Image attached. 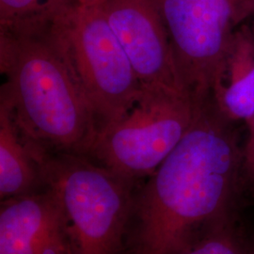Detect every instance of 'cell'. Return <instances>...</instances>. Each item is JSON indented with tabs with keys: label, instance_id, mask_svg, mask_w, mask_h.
Returning <instances> with one entry per match:
<instances>
[{
	"label": "cell",
	"instance_id": "1",
	"mask_svg": "<svg viewBox=\"0 0 254 254\" xmlns=\"http://www.w3.org/2000/svg\"><path fill=\"white\" fill-rule=\"evenodd\" d=\"M234 124L212 95L198 102L181 141L136 186L124 254H183L227 220L244 182Z\"/></svg>",
	"mask_w": 254,
	"mask_h": 254
},
{
	"label": "cell",
	"instance_id": "16",
	"mask_svg": "<svg viewBox=\"0 0 254 254\" xmlns=\"http://www.w3.org/2000/svg\"><path fill=\"white\" fill-rule=\"evenodd\" d=\"M79 2H84V3H95V2H100L101 0H78Z\"/></svg>",
	"mask_w": 254,
	"mask_h": 254
},
{
	"label": "cell",
	"instance_id": "4",
	"mask_svg": "<svg viewBox=\"0 0 254 254\" xmlns=\"http://www.w3.org/2000/svg\"><path fill=\"white\" fill-rule=\"evenodd\" d=\"M198 101L189 93L142 87L120 118L97 132L87 156L130 181L156 171L190 127Z\"/></svg>",
	"mask_w": 254,
	"mask_h": 254
},
{
	"label": "cell",
	"instance_id": "8",
	"mask_svg": "<svg viewBox=\"0 0 254 254\" xmlns=\"http://www.w3.org/2000/svg\"><path fill=\"white\" fill-rule=\"evenodd\" d=\"M0 254H73L64 210L49 188L1 201Z\"/></svg>",
	"mask_w": 254,
	"mask_h": 254
},
{
	"label": "cell",
	"instance_id": "13",
	"mask_svg": "<svg viewBox=\"0 0 254 254\" xmlns=\"http://www.w3.org/2000/svg\"><path fill=\"white\" fill-rule=\"evenodd\" d=\"M249 136L243 148V179L249 184H254V116L246 123Z\"/></svg>",
	"mask_w": 254,
	"mask_h": 254
},
{
	"label": "cell",
	"instance_id": "2",
	"mask_svg": "<svg viewBox=\"0 0 254 254\" xmlns=\"http://www.w3.org/2000/svg\"><path fill=\"white\" fill-rule=\"evenodd\" d=\"M0 103L27 136L51 153L87 154L98 122L50 28L0 32Z\"/></svg>",
	"mask_w": 254,
	"mask_h": 254
},
{
	"label": "cell",
	"instance_id": "6",
	"mask_svg": "<svg viewBox=\"0 0 254 254\" xmlns=\"http://www.w3.org/2000/svg\"><path fill=\"white\" fill-rule=\"evenodd\" d=\"M182 85L196 101L213 94L236 30L254 0H154Z\"/></svg>",
	"mask_w": 254,
	"mask_h": 254
},
{
	"label": "cell",
	"instance_id": "3",
	"mask_svg": "<svg viewBox=\"0 0 254 254\" xmlns=\"http://www.w3.org/2000/svg\"><path fill=\"white\" fill-rule=\"evenodd\" d=\"M44 184L61 202L73 254H124L137 183L84 154H41Z\"/></svg>",
	"mask_w": 254,
	"mask_h": 254
},
{
	"label": "cell",
	"instance_id": "11",
	"mask_svg": "<svg viewBox=\"0 0 254 254\" xmlns=\"http://www.w3.org/2000/svg\"><path fill=\"white\" fill-rule=\"evenodd\" d=\"M77 0H0V32L46 30Z\"/></svg>",
	"mask_w": 254,
	"mask_h": 254
},
{
	"label": "cell",
	"instance_id": "15",
	"mask_svg": "<svg viewBox=\"0 0 254 254\" xmlns=\"http://www.w3.org/2000/svg\"><path fill=\"white\" fill-rule=\"evenodd\" d=\"M247 254H254V245L247 248Z\"/></svg>",
	"mask_w": 254,
	"mask_h": 254
},
{
	"label": "cell",
	"instance_id": "14",
	"mask_svg": "<svg viewBox=\"0 0 254 254\" xmlns=\"http://www.w3.org/2000/svg\"><path fill=\"white\" fill-rule=\"evenodd\" d=\"M247 24H248V26L250 27V30H251V32H252V34H253V36L254 38V14L247 21Z\"/></svg>",
	"mask_w": 254,
	"mask_h": 254
},
{
	"label": "cell",
	"instance_id": "7",
	"mask_svg": "<svg viewBox=\"0 0 254 254\" xmlns=\"http://www.w3.org/2000/svg\"><path fill=\"white\" fill-rule=\"evenodd\" d=\"M99 3L142 87L187 92L155 1L101 0Z\"/></svg>",
	"mask_w": 254,
	"mask_h": 254
},
{
	"label": "cell",
	"instance_id": "9",
	"mask_svg": "<svg viewBox=\"0 0 254 254\" xmlns=\"http://www.w3.org/2000/svg\"><path fill=\"white\" fill-rule=\"evenodd\" d=\"M43 149L23 131L10 110L0 103L1 201L45 187L40 161Z\"/></svg>",
	"mask_w": 254,
	"mask_h": 254
},
{
	"label": "cell",
	"instance_id": "12",
	"mask_svg": "<svg viewBox=\"0 0 254 254\" xmlns=\"http://www.w3.org/2000/svg\"><path fill=\"white\" fill-rule=\"evenodd\" d=\"M183 254H247V248L240 243L227 219Z\"/></svg>",
	"mask_w": 254,
	"mask_h": 254
},
{
	"label": "cell",
	"instance_id": "5",
	"mask_svg": "<svg viewBox=\"0 0 254 254\" xmlns=\"http://www.w3.org/2000/svg\"><path fill=\"white\" fill-rule=\"evenodd\" d=\"M50 30L93 109L99 130L120 118L142 85L100 3L77 0Z\"/></svg>",
	"mask_w": 254,
	"mask_h": 254
},
{
	"label": "cell",
	"instance_id": "10",
	"mask_svg": "<svg viewBox=\"0 0 254 254\" xmlns=\"http://www.w3.org/2000/svg\"><path fill=\"white\" fill-rule=\"evenodd\" d=\"M213 97L235 123L254 116V38L248 24L236 30Z\"/></svg>",
	"mask_w": 254,
	"mask_h": 254
}]
</instances>
